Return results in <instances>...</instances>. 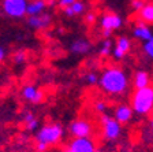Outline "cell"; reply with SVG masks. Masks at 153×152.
<instances>
[{"label": "cell", "instance_id": "obj_34", "mask_svg": "<svg viewBox=\"0 0 153 152\" xmlns=\"http://www.w3.org/2000/svg\"><path fill=\"white\" fill-rule=\"evenodd\" d=\"M1 152H7V151H1Z\"/></svg>", "mask_w": 153, "mask_h": 152}, {"label": "cell", "instance_id": "obj_16", "mask_svg": "<svg viewBox=\"0 0 153 152\" xmlns=\"http://www.w3.org/2000/svg\"><path fill=\"white\" fill-rule=\"evenodd\" d=\"M133 85H134L135 89H142V88H146V86H150L149 73L145 71V70H140V71H137V73L134 74Z\"/></svg>", "mask_w": 153, "mask_h": 152}, {"label": "cell", "instance_id": "obj_12", "mask_svg": "<svg viewBox=\"0 0 153 152\" xmlns=\"http://www.w3.org/2000/svg\"><path fill=\"white\" fill-rule=\"evenodd\" d=\"M112 118L120 125L128 124L131 118H133V110H131V107L128 104H119L115 107L114 117Z\"/></svg>", "mask_w": 153, "mask_h": 152}, {"label": "cell", "instance_id": "obj_11", "mask_svg": "<svg viewBox=\"0 0 153 152\" xmlns=\"http://www.w3.org/2000/svg\"><path fill=\"white\" fill-rule=\"evenodd\" d=\"M21 95H22L23 100L29 101L32 104H38L44 100V92L41 89L36 88L34 85H30V84L23 86L22 91H21Z\"/></svg>", "mask_w": 153, "mask_h": 152}, {"label": "cell", "instance_id": "obj_18", "mask_svg": "<svg viewBox=\"0 0 153 152\" xmlns=\"http://www.w3.org/2000/svg\"><path fill=\"white\" fill-rule=\"evenodd\" d=\"M138 13V18H140V22L150 25L153 22V6L152 3H145L143 7L137 11Z\"/></svg>", "mask_w": 153, "mask_h": 152}, {"label": "cell", "instance_id": "obj_1", "mask_svg": "<svg viewBox=\"0 0 153 152\" xmlns=\"http://www.w3.org/2000/svg\"><path fill=\"white\" fill-rule=\"evenodd\" d=\"M99 85L105 93L111 96L124 95L128 88V77L123 69L111 66L102 70L99 76Z\"/></svg>", "mask_w": 153, "mask_h": 152}, {"label": "cell", "instance_id": "obj_7", "mask_svg": "<svg viewBox=\"0 0 153 152\" xmlns=\"http://www.w3.org/2000/svg\"><path fill=\"white\" fill-rule=\"evenodd\" d=\"M71 152H94L96 143L92 137H74L68 144Z\"/></svg>", "mask_w": 153, "mask_h": 152}, {"label": "cell", "instance_id": "obj_23", "mask_svg": "<svg viewBox=\"0 0 153 152\" xmlns=\"http://www.w3.org/2000/svg\"><path fill=\"white\" fill-rule=\"evenodd\" d=\"M94 111L96 112H99V114H104L105 111H107V103L105 101H96L94 103Z\"/></svg>", "mask_w": 153, "mask_h": 152}, {"label": "cell", "instance_id": "obj_4", "mask_svg": "<svg viewBox=\"0 0 153 152\" xmlns=\"http://www.w3.org/2000/svg\"><path fill=\"white\" fill-rule=\"evenodd\" d=\"M100 125L102 126V139L107 141H115L122 134V125L108 114L100 115Z\"/></svg>", "mask_w": 153, "mask_h": 152}, {"label": "cell", "instance_id": "obj_6", "mask_svg": "<svg viewBox=\"0 0 153 152\" xmlns=\"http://www.w3.org/2000/svg\"><path fill=\"white\" fill-rule=\"evenodd\" d=\"M68 132L73 137H90L93 133V125L86 119H75L68 126Z\"/></svg>", "mask_w": 153, "mask_h": 152}, {"label": "cell", "instance_id": "obj_2", "mask_svg": "<svg viewBox=\"0 0 153 152\" xmlns=\"http://www.w3.org/2000/svg\"><path fill=\"white\" fill-rule=\"evenodd\" d=\"M128 106L133 110V114L141 115V117L149 115L153 108V88L146 86L142 89H135L131 93Z\"/></svg>", "mask_w": 153, "mask_h": 152}, {"label": "cell", "instance_id": "obj_29", "mask_svg": "<svg viewBox=\"0 0 153 152\" xmlns=\"http://www.w3.org/2000/svg\"><path fill=\"white\" fill-rule=\"evenodd\" d=\"M94 19H96V15L93 13H88V14H86V22H88V23H93V22H94Z\"/></svg>", "mask_w": 153, "mask_h": 152}, {"label": "cell", "instance_id": "obj_13", "mask_svg": "<svg viewBox=\"0 0 153 152\" xmlns=\"http://www.w3.org/2000/svg\"><path fill=\"white\" fill-rule=\"evenodd\" d=\"M70 51L71 54L74 55H86L92 51V44L86 38H82V37L75 38L70 44Z\"/></svg>", "mask_w": 153, "mask_h": 152}, {"label": "cell", "instance_id": "obj_14", "mask_svg": "<svg viewBox=\"0 0 153 152\" xmlns=\"http://www.w3.org/2000/svg\"><path fill=\"white\" fill-rule=\"evenodd\" d=\"M133 34L137 40H141V41H149V40H153V34L150 28L146 25V23L138 22L135 25V28L133 29Z\"/></svg>", "mask_w": 153, "mask_h": 152}, {"label": "cell", "instance_id": "obj_5", "mask_svg": "<svg viewBox=\"0 0 153 152\" xmlns=\"http://www.w3.org/2000/svg\"><path fill=\"white\" fill-rule=\"evenodd\" d=\"M27 0H1V10L8 18L21 19L26 15Z\"/></svg>", "mask_w": 153, "mask_h": 152}, {"label": "cell", "instance_id": "obj_28", "mask_svg": "<svg viewBox=\"0 0 153 152\" xmlns=\"http://www.w3.org/2000/svg\"><path fill=\"white\" fill-rule=\"evenodd\" d=\"M47 149H48L47 144H44V143H37L36 144V151L37 152H47Z\"/></svg>", "mask_w": 153, "mask_h": 152}, {"label": "cell", "instance_id": "obj_21", "mask_svg": "<svg viewBox=\"0 0 153 152\" xmlns=\"http://www.w3.org/2000/svg\"><path fill=\"white\" fill-rule=\"evenodd\" d=\"M83 78L89 85H97L99 84V74L94 73V71H88Z\"/></svg>", "mask_w": 153, "mask_h": 152}, {"label": "cell", "instance_id": "obj_15", "mask_svg": "<svg viewBox=\"0 0 153 152\" xmlns=\"http://www.w3.org/2000/svg\"><path fill=\"white\" fill-rule=\"evenodd\" d=\"M47 8V1L45 0H32L27 1L26 4V15L27 16H33V15H38L45 11Z\"/></svg>", "mask_w": 153, "mask_h": 152}, {"label": "cell", "instance_id": "obj_20", "mask_svg": "<svg viewBox=\"0 0 153 152\" xmlns=\"http://www.w3.org/2000/svg\"><path fill=\"white\" fill-rule=\"evenodd\" d=\"M111 51H112V41L109 38H105L101 44V48H100V55H101L102 58L109 56V55H111Z\"/></svg>", "mask_w": 153, "mask_h": 152}, {"label": "cell", "instance_id": "obj_33", "mask_svg": "<svg viewBox=\"0 0 153 152\" xmlns=\"http://www.w3.org/2000/svg\"><path fill=\"white\" fill-rule=\"evenodd\" d=\"M63 152H71V151H70V149H68V148H66V149H64Z\"/></svg>", "mask_w": 153, "mask_h": 152}, {"label": "cell", "instance_id": "obj_17", "mask_svg": "<svg viewBox=\"0 0 153 152\" xmlns=\"http://www.w3.org/2000/svg\"><path fill=\"white\" fill-rule=\"evenodd\" d=\"M85 10H86V6H85V3H83L82 0H75L71 6L63 8V13H64L66 16L73 18V16H75V15H81V14H83L85 13Z\"/></svg>", "mask_w": 153, "mask_h": 152}, {"label": "cell", "instance_id": "obj_26", "mask_svg": "<svg viewBox=\"0 0 153 152\" xmlns=\"http://www.w3.org/2000/svg\"><path fill=\"white\" fill-rule=\"evenodd\" d=\"M74 1H75V0H57V6L63 10V8H66V7L71 6Z\"/></svg>", "mask_w": 153, "mask_h": 152}, {"label": "cell", "instance_id": "obj_25", "mask_svg": "<svg viewBox=\"0 0 153 152\" xmlns=\"http://www.w3.org/2000/svg\"><path fill=\"white\" fill-rule=\"evenodd\" d=\"M143 4H145L143 0H131V8H133L134 11H140L143 7Z\"/></svg>", "mask_w": 153, "mask_h": 152}, {"label": "cell", "instance_id": "obj_32", "mask_svg": "<svg viewBox=\"0 0 153 152\" xmlns=\"http://www.w3.org/2000/svg\"><path fill=\"white\" fill-rule=\"evenodd\" d=\"M94 152H104V151H102V149H96Z\"/></svg>", "mask_w": 153, "mask_h": 152}, {"label": "cell", "instance_id": "obj_30", "mask_svg": "<svg viewBox=\"0 0 153 152\" xmlns=\"http://www.w3.org/2000/svg\"><path fill=\"white\" fill-rule=\"evenodd\" d=\"M4 59H6V49L0 45V63H1Z\"/></svg>", "mask_w": 153, "mask_h": 152}, {"label": "cell", "instance_id": "obj_24", "mask_svg": "<svg viewBox=\"0 0 153 152\" xmlns=\"http://www.w3.org/2000/svg\"><path fill=\"white\" fill-rule=\"evenodd\" d=\"M25 126H26V130H29V132H36V130L38 129V121H37V118H34V119L26 122Z\"/></svg>", "mask_w": 153, "mask_h": 152}, {"label": "cell", "instance_id": "obj_3", "mask_svg": "<svg viewBox=\"0 0 153 152\" xmlns=\"http://www.w3.org/2000/svg\"><path fill=\"white\" fill-rule=\"evenodd\" d=\"M64 133V129L60 124H47L44 126H41L40 129H37L36 133V140L37 143H44L49 145H56L59 141L62 140Z\"/></svg>", "mask_w": 153, "mask_h": 152}, {"label": "cell", "instance_id": "obj_31", "mask_svg": "<svg viewBox=\"0 0 153 152\" xmlns=\"http://www.w3.org/2000/svg\"><path fill=\"white\" fill-rule=\"evenodd\" d=\"M111 34H112V32H109V30H102V36H104L105 38H109Z\"/></svg>", "mask_w": 153, "mask_h": 152}, {"label": "cell", "instance_id": "obj_8", "mask_svg": "<svg viewBox=\"0 0 153 152\" xmlns=\"http://www.w3.org/2000/svg\"><path fill=\"white\" fill-rule=\"evenodd\" d=\"M52 25V16L48 13H41L38 15H33L27 18V26L34 30H47Z\"/></svg>", "mask_w": 153, "mask_h": 152}, {"label": "cell", "instance_id": "obj_27", "mask_svg": "<svg viewBox=\"0 0 153 152\" xmlns=\"http://www.w3.org/2000/svg\"><path fill=\"white\" fill-rule=\"evenodd\" d=\"M36 115L33 114V112H30V111H26L25 114L22 115V121H23V124H26V122H29V121H32L34 119Z\"/></svg>", "mask_w": 153, "mask_h": 152}, {"label": "cell", "instance_id": "obj_9", "mask_svg": "<svg viewBox=\"0 0 153 152\" xmlns=\"http://www.w3.org/2000/svg\"><path fill=\"white\" fill-rule=\"evenodd\" d=\"M130 49H131V40L128 37H126V36H120V37L116 38V43H115V47L111 51V54L116 60H120L130 52Z\"/></svg>", "mask_w": 153, "mask_h": 152}, {"label": "cell", "instance_id": "obj_19", "mask_svg": "<svg viewBox=\"0 0 153 152\" xmlns=\"http://www.w3.org/2000/svg\"><path fill=\"white\" fill-rule=\"evenodd\" d=\"M27 59V54H26L25 49H18L14 52L13 55V62L15 64H23Z\"/></svg>", "mask_w": 153, "mask_h": 152}, {"label": "cell", "instance_id": "obj_22", "mask_svg": "<svg viewBox=\"0 0 153 152\" xmlns=\"http://www.w3.org/2000/svg\"><path fill=\"white\" fill-rule=\"evenodd\" d=\"M142 51H143V54L146 55L148 58H153V40H149V41H143Z\"/></svg>", "mask_w": 153, "mask_h": 152}, {"label": "cell", "instance_id": "obj_10", "mask_svg": "<svg viewBox=\"0 0 153 152\" xmlns=\"http://www.w3.org/2000/svg\"><path fill=\"white\" fill-rule=\"evenodd\" d=\"M100 25H101L102 30L114 32V30H118V29L122 28V25H123V19L115 13H105L104 15L101 16Z\"/></svg>", "mask_w": 153, "mask_h": 152}]
</instances>
